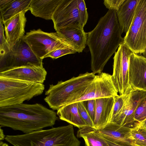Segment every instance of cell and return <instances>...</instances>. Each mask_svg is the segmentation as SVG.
<instances>
[{
	"instance_id": "obj_1",
	"label": "cell",
	"mask_w": 146,
	"mask_h": 146,
	"mask_svg": "<svg viewBox=\"0 0 146 146\" xmlns=\"http://www.w3.org/2000/svg\"><path fill=\"white\" fill-rule=\"evenodd\" d=\"M116 11L108 10L95 28L87 33V44L91 55V69L94 74L101 73L107 62L124 42Z\"/></svg>"
},
{
	"instance_id": "obj_2",
	"label": "cell",
	"mask_w": 146,
	"mask_h": 146,
	"mask_svg": "<svg viewBox=\"0 0 146 146\" xmlns=\"http://www.w3.org/2000/svg\"><path fill=\"white\" fill-rule=\"evenodd\" d=\"M56 114L53 110L38 103L0 107V127L27 133L52 126L58 119Z\"/></svg>"
},
{
	"instance_id": "obj_3",
	"label": "cell",
	"mask_w": 146,
	"mask_h": 146,
	"mask_svg": "<svg viewBox=\"0 0 146 146\" xmlns=\"http://www.w3.org/2000/svg\"><path fill=\"white\" fill-rule=\"evenodd\" d=\"M5 139L13 146H80L73 125L69 124L23 134L7 135Z\"/></svg>"
},
{
	"instance_id": "obj_4",
	"label": "cell",
	"mask_w": 146,
	"mask_h": 146,
	"mask_svg": "<svg viewBox=\"0 0 146 146\" xmlns=\"http://www.w3.org/2000/svg\"><path fill=\"white\" fill-rule=\"evenodd\" d=\"M95 75L92 72H87L65 81H59L55 85H50L45 91L44 100L50 108L57 110L82 96Z\"/></svg>"
},
{
	"instance_id": "obj_5",
	"label": "cell",
	"mask_w": 146,
	"mask_h": 146,
	"mask_svg": "<svg viewBox=\"0 0 146 146\" xmlns=\"http://www.w3.org/2000/svg\"><path fill=\"white\" fill-rule=\"evenodd\" d=\"M43 84L0 78V107L19 104L41 95Z\"/></svg>"
},
{
	"instance_id": "obj_6",
	"label": "cell",
	"mask_w": 146,
	"mask_h": 146,
	"mask_svg": "<svg viewBox=\"0 0 146 146\" xmlns=\"http://www.w3.org/2000/svg\"><path fill=\"white\" fill-rule=\"evenodd\" d=\"M23 38L35 55L42 59L49 53L58 49L69 48L76 51L73 44L57 31L49 33L40 29L32 30Z\"/></svg>"
},
{
	"instance_id": "obj_7",
	"label": "cell",
	"mask_w": 146,
	"mask_h": 146,
	"mask_svg": "<svg viewBox=\"0 0 146 146\" xmlns=\"http://www.w3.org/2000/svg\"><path fill=\"white\" fill-rule=\"evenodd\" d=\"M124 43L134 53L141 54L146 50V0H140Z\"/></svg>"
},
{
	"instance_id": "obj_8",
	"label": "cell",
	"mask_w": 146,
	"mask_h": 146,
	"mask_svg": "<svg viewBox=\"0 0 146 146\" xmlns=\"http://www.w3.org/2000/svg\"><path fill=\"white\" fill-rule=\"evenodd\" d=\"M43 59L37 57L23 38L7 54L0 58V72L19 67L40 65Z\"/></svg>"
},
{
	"instance_id": "obj_9",
	"label": "cell",
	"mask_w": 146,
	"mask_h": 146,
	"mask_svg": "<svg viewBox=\"0 0 146 146\" xmlns=\"http://www.w3.org/2000/svg\"><path fill=\"white\" fill-rule=\"evenodd\" d=\"M133 53L123 42L120 44L113 58L112 79L120 95H126L133 92L129 82V57Z\"/></svg>"
},
{
	"instance_id": "obj_10",
	"label": "cell",
	"mask_w": 146,
	"mask_h": 146,
	"mask_svg": "<svg viewBox=\"0 0 146 146\" xmlns=\"http://www.w3.org/2000/svg\"><path fill=\"white\" fill-rule=\"evenodd\" d=\"M52 20L56 31L67 27L84 30L79 15L77 0H61L53 14Z\"/></svg>"
},
{
	"instance_id": "obj_11",
	"label": "cell",
	"mask_w": 146,
	"mask_h": 146,
	"mask_svg": "<svg viewBox=\"0 0 146 146\" xmlns=\"http://www.w3.org/2000/svg\"><path fill=\"white\" fill-rule=\"evenodd\" d=\"M118 93L112 75L102 72L95 75L83 95L71 103L91 99L115 97L118 95Z\"/></svg>"
},
{
	"instance_id": "obj_12",
	"label": "cell",
	"mask_w": 146,
	"mask_h": 146,
	"mask_svg": "<svg viewBox=\"0 0 146 146\" xmlns=\"http://www.w3.org/2000/svg\"><path fill=\"white\" fill-rule=\"evenodd\" d=\"M146 95V91L136 90L125 95V102L121 112L112 122L132 129L139 123L134 119L135 111L141 100Z\"/></svg>"
},
{
	"instance_id": "obj_13",
	"label": "cell",
	"mask_w": 146,
	"mask_h": 146,
	"mask_svg": "<svg viewBox=\"0 0 146 146\" xmlns=\"http://www.w3.org/2000/svg\"><path fill=\"white\" fill-rule=\"evenodd\" d=\"M47 74L42 64L20 67L1 72L0 78L43 84Z\"/></svg>"
},
{
	"instance_id": "obj_14",
	"label": "cell",
	"mask_w": 146,
	"mask_h": 146,
	"mask_svg": "<svg viewBox=\"0 0 146 146\" xmlns=\"http://www.w3.org/2000/svg\"><path fill=\"white\" fill-rule=\"evenodd\" d=\"M129 79L133 91H146V57L132 53L129 60Z\"/></svg>"
},
{
	"instance_id": "obj_15",
	"label": "cell",
	"mask_w": 146,
	"mask_h": 146,
	"mask_svg": "<svg viewBox=\"0 0 146 146\" xmlns=\"http://www.w3.org/2000/svg\"><path fill=\"white\" fill-rule=\"evenodd\" d=\"M26 12L21 13L8 20L4 25L5 38L11 49L24 36Z\"/></svg>"
},
{
	"instance_id": "obj_16",
	"label": "cell",
	"mask_w": 146,
	"mask_h": 146,
	"mask_svg": "<svg viewBox=\"0 0 146 146\" xmlns=\"http://www.w3.org/2000/svg\"><path fill=\"white\" fill-rule=\"evenodd\" d=\"M131 129L110 122L97 132L104 138L114 143L134 146L131 135Z\"/></svg>"
},
{
	"instance_id": "obj_17",
	"label": "cell",
	"mask_w": 146,
	"mask_h": 146,
	"mask_svg": "<svg viewBox=\"0 0 146 146\" xmlns=\"http://www.w3.org/2000/svg\"><path fill=\"white\" fill-rule=\"evenodd\" d=\"M115 97L95 99V111L94 121V128L98 129L111 122Z\"/></svg>"
},
{
	"instance_id": "obj_18",
	"label": "cell",
	"mask_w": 146,
	"mask_h": 146,
	"mask_svg": "<svg viewBox=\"0 0 146 146\" xmlns=\"http://www.w3.org/2000/svg\"><path fill=\"white\" fill-rule=\"evenodd\" d=\"M140 0H125L117 15L121 34L128 31L133 21L135 9Z\"/></svg>"
},
{
	"instance_id": "obj_19",
	"label": "cell",
	"mask_w": 146,
	"mask_h": 146,
	"mask_svg": "<svg viewBox=\"0 0 146 146\" xmlns=\"http://www.w3.org/2000/svg\"><path fill=\"white\" fill-rule=\"evenodd\" d=\"M61 0H32L29 10L36 17L52 20L53 14Z\"/></svg>"
},
{
	"instance_id": "obj_20",
	"label": "cell",
	"mask_w": 146,
	"mask_h": 146,
	"mask_svg": "<svg viewBox=\"0 0 146 146\" xmlns=\"http://www.w3.org/2000/svg\"><path fill=\"white\" fill-rule=\"evenodd\" d=\"M56 113L60 119L79 129L88 126L79 113L78 102L72 103L61 107L57 110Z\"/></svg>"
},
{
	"instance_id": "obj_21",
	"label": "cell",
	"mask_w": 146,
	"mask_h": 146,
	"mask_svg": "<svg viewBox=\"0 0 146 146\" xmlns=\"http://www.w3.org/2000/svg\"><path fill=\"white\" fill-rule=\"evenodd\" d=\"M74 46L77 52H82L87 44V33L84 30L67 27L57 31Z\"/></svg>"
},
{
	"instance_id": "obj_22",
	"label": "cell",
	"mask_w": 146,
	"mask_h": 146,
	"mask_svg": "<svg viewBox=\"0 0 146 146\" xmlns=\"http://www.w3.org/2000/svg\"><path fill=\"white\" fill-rule=\"evenodd\" d=\"M32 0H12L6 7L0 10L1 19L3 23L22 12L29 10Z\"/></svg>"
},
{
	"instance_id": "obj_23",
	"label": "cell",
	"mask_w": 146,
	"mask_h": 146,
	"mask_svg": "<svg viewBox=\"0 0 146 146\" xmlns=\"http://www.w3.org/2000/svg\"><path fill=\"white\" fill-rule=\"evenodd\" d=\"M77 136L84 139L86 146H110L104 137L97 132V129L90 126L79 129Z\"/></svg>"
},
{
	"instance_id": "obj_24",
	"label": "cell",
	"mask_w": 146,
	"mask_h": 146,
	"mask_svg": "<svg viewBox=\"0 0 146 146\" xmlns=\"http://www.w3.org/2000/svg\"><path fill=\"white\" fill-rule=\"evenodd\" d=\"M131 135L134 146H146V129L138 127L133 128Z\"/></svg>"
},
{
	"instance_id": "obj_25",
	"label": "cell",
	"mask_w": 146,
	"mask_h": 146,
	"mask_svg": "<svg viewBox=\"0 0 146 146\" xmlns=\"http://www.w3.org/2000/svg\"><path fill=\"white\" fill-rule=\"evenodd\" d=\"M135 120L139 123L146 119V95L141 100L135 111Z\"/></svg>"
},
{
	"instance_id": "obj_26",
	"label": "cell",
	"mask_w": 146,
	"mask_h": 146,
	"mask_svg": "<svg viewBox=\"0 0 146 146\" xmlns=\"http://www.w3.org/2000/svg\"><path fill=\"white\" fill-rule=\"evenodd\" d=\"M0 24V58H1L8 53L10 51L11 48L5 36L4 27L1 19Z\"/></svg>"
},
{
	"instance_id": "obj_27",
	"label": "cell",
	"mask_w": 146,
	"mask_h": 146,
	"mask_svg": "<svg viewBox=\"0 0 146 146\" xmlns=\"http://www.w3.org/2000/svg\"><path fill=\"white\" fill-rule=\"evenodd\" d=\"M114 104L113 109L112 119V122L121 112L125 102V95H119L114 97Z\"/></svg>"
},
{
	"instance_id": "obj_28",
	"label": "cell",
	"mask_w": 146,
	"mask_h": 146,
	"mask_svg": "<svg viewBox=\"0 0 146 146\" xmlns=\"http://www.w3.org/2000/svg\"><path fill=\"white\" fill-rule=\"evenodd\" d=\"M78 107L80 115L86 123L88 126L94 128V122L88 113L84 102H78Z\"/></svg>"
},
{
	"instance_id": "obj_29",
	"label": "cell",
	"mask_w": 146,
	"mask_h": 146,
	"mask_svg": "<svg viewBox=\"0 0 146 146\" xmlns=\"http://www.w3.org/2000/svg\"><path fill=\"white\" fill-rule=\"evenodd\" d=\"M77 6L80 18L84 27L88 18V14L85 2L84 0H77Z\"/></svg>"
},
{
	"instance_id": "obj_30",
	"label": "cell",
	"mask_w": 146,
	"mask_h": 146,
	"mask_svg": "<svg viewBox=\"0 0 146 146\" xmlns=\"http://www.w3.org/2000/svg\"><path fill=\"white\" fill-rule=\"evenodd\" d=\"M76 52V51L72 48H61L53 51L46 55L44 58L50 57L53 59H56L63 56Z\"/></svg>"
},
{
	"instance_id": "obj_31",
	"label": "cell",
	"mask_w": 146,
	"mask_h": 146,
	"mask_svg": "<svg viewBox=\"0 0 146 146\" xmlns=\"http://www.w3.org/2000/svg\"><path fill=\"white\" fill-rule=\"evenodd\" d=\"M125 0H104V3L109 10L118 11Z\"/></svg>"
},
{
	"instance_id": "obj_32",
	"label": "cell",
	"mask_w": 146,
	"mask_h": 146,
	"mask_svg": "<svg viewBox=\"0 0 146 146\" xmlns=\"http://www.w3.org/2000/svg\"><path fill=\"white\" fill-rule=\"evenodd\" d=\"M88 113L94 122L95 111V99H91L84 101Z\"/></svg>"
},
{
	"instance_id": "obj_33",
	"label": "cell",
	"mask_w": 146,
	"mask_h": 146,
	"mask_svg": "<svg viewBox=\"0 0 146 146\" xmlns=\"http://www.w3.org/2000/svg\"><path fill=\"white\" fill-rule=\"evenodd\" d=\"M110 146H134L131 145L118 144L112 142L104 138Z\"/></svg>"
},
{
	"instance_id": "obj_34",
	"label": "cell",
	"mask_w": 146,
	"mask_h": 146,
	"mask_svg": "<svg viewBox=\"0 0 146 146\" xmlns=\"http://www.w3.org/2000/svg\"><path fill=\"white\" fill-rule=\"evenodd\" d=\"M12 0H0V10L7 5Z\"/></svg>"
},
{
	"instance_id": "obj_35",
	"label": "cell",
	"mask_w": 146,
	"mask_h": 146,
	"mask_svg": "<svg viewBox=\"0 0 146 146\" xmlns=\"http://www.w3.org/2000/svg\"><path fill=\"white\" fill-rule=\"evenodd\" d=\"M137 127L146 129V119L143 121L139 123Z\"/></svg>"
},
{
	"instance_id": "obj_36",
	"label": "cell",
	"mask_w": 146,
	"mask_h": 146,
	"mask_svg": "<svg viewBox=\"0 0 146 146\" xmlns=\"http://www.w3.org/2000/svg\"><path fill=\"white\" fill-rule=\"evenodd\" d=\"M5 137L3 130L1 128V127H0V141H1L5 139Z\"/></svg>"
},
{
	"instance_id": "obj_37",
	"label": "cell",
	"mask_w": 146,
	"mask_h": 146,
	"mask_svg": "<svg viewBox=\"0 0 146 146\" xmlns=\"http://www.w3.org/2000/svg\"><path fill=\"white\" fill-rule=\"evenodd\" d=\"M0 146H9L8 145L5 143H4L2 141H0Z\"/></svg>"
},
{
	"instance_id": "obj_38",
	"label": "cell",
	"mask_w": 146,
	"mask_h": 146,
	"mask_svg": "<svg viewBox=\"0 0 146 146\" xmlns=\"http://www.w3.org/2000/svg\"><path fill=\"white\" fill-rule=\"evenodd\" d=\"M143 55L144 56L146 57V50L145 52L143 53Z\"/></svg>"
},
{
	"instance_id": "obj_39",
	"label": "cell",
	"mask_w": 146,
	"mask_h": 146,
	"mask_svg": "<svg viewBox=\"0 0 146 146\" xmlns=\"http://www.w3.org/2000/svg\"><path fill=\"white\" fill-rule=\"evenodd\" d=\"M134 146H136L134 145Z\"/></svg>"
}]
</instances>
